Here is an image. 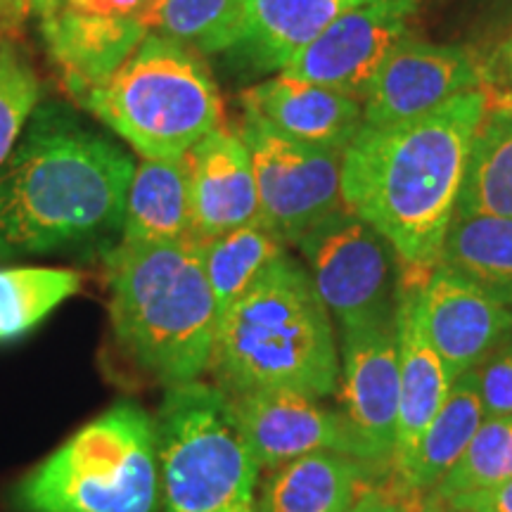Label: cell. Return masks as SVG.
<instances>
[{
	"instance_id": "5b68a950",
	"label": "cell",
	"mask_w": 512,
	"mask_h": 512,
	"mask_svg": "<svg viewBox=\"0 0 512 512\" xmlns=\"http://www.w3.org/2000/svg\"><path fill=\"white\" fill-rule=\"evenodd\" d=\"M79 105L143 159L185 157L223 124L221 91L204 57L152 31Z\"/></svg>"
},
{
	"instance_id": "44dd1931",
	"label": "cell",
	"mask_w": 512,
	"mask_h": 512,
	"mask_svg": "<svg viewBox=\"0 0 512 512\" xmlns=\"http://www.w3.org/2000/svg\"><path fill=\"white\" fill-rule=\"evenodd\" d=\"M121 240H190V181L185 157L143 159L136 166L126 192Z\"/></svg>"
},
{
	"instance_id": "4fadbf2b",
	"label": "cell",
	"mask_w": 512,
	"mask_h": 512,
	"mask_svg": "<svg viewBox=\"0 0 512 512\" xmlns=\"http://www.w3.org/2000/svg\"><path fill=\"white\" fill-rule=\"evenodd\" d=\"M342 335V418L354 439L356 460L375 472H389L399 432L396 325Z\"/></svg>"
},
{
	"instance_id": "9c48e42d",
	"label": "cell",
	"mask_w": 512,
	"mask_h": 512,
	"mask_svg": "<svg viewBox=\"0 0 512 512\" xmlns=\"http://www.w3.org/2000/svg\"><path fill=\"white\" fill-rule=\"evenodd\" d=\"M235 128L252 152L259 221L285 247L344 207L342 150L299 143L245 114Z\"/></svg>"
},
{
	"instance_id": "4316f807",
	"label": "cell",
	"mask_w": 512,
	"mask_h": 512,
	"mask_svg": "<svg viewBox=\"0 0 512 512\" xmlns=\"http://www.w3.org/2000/svg\"><path fill=\"white\" fill-rule=\"evenodd\" d=\"M72 268H0V342L22 337L81 290Z\"/></svg>"
},
{
	"instance_id": "d4e9b609",
	"label": "cell",
	"mask_w": 512,
	"mask_h": 512,
	"mask_svg": "<svg viewBox=\"0 0 512 512\" xmlns=\"http://www.w3.org/2000/svg\"><path fill=\"white\" fill-rule=\"evenodd\" d=\"M147 29L200 55L228 53L245 27V0H157L145 12Z\"/></svg>"
},
{
	"instance_id": "277c9868",
	"label": "cell",
	"mask_w": 512,
	"mask_h": 512,
	"mask_svg": "<svg viewBox=\"0 0 512 512\" xmlns=\"http://www.w3.org/2000/svg\"><path fill=\"white\" fill-rule=\"evenodd\" d=\"M105 271L114 335L133 363L166 387L200 380L219 328L202 247L119 240Z\"/></svg>"
},
{
	"instance_id": "484cf974",
	"label": "cell",
	"mask_w": 512,
	"mask_h": 512,
	"mask_svg": "<svg viewBox=\"0 0 512 512\" xmlns=\"http://www.w3.org/2000/svg\"><path fill=\"white\" fill-rule=\"evenodd\" d=\"M285 252L283 242L261 221L230 230L221 238L207 242L202 247L204 271H207L219 316Z\"/></svg>"
},
{
	"instance_id": "8d00e7d4",
	"label": "cell",
	"mask_w": 512,
	"mask_h": 512,
	"mask_svg": "<svg viewBox=\"0 0 512 512\" xmlns=\"http://www.w3.org/2000/svg\"><path fill=\"white\" fill-rule=\"evenodd\" d=\"M503 3H505V5H508V8H512V0H503Z\"/></svg>"
},
{
	"instance_id": "2e32d148",
	"label": "cell",
	"mask_w": 512,
	"mask_h": 512,
	"mask_svg": "<svg viewBox=\"0 0 512 512\" xmlns=\"http://www.w3.org/2000/svg\"><path fill=\"white\" fill-rule=\"evenodd\" d=\"M190 181V240L204 247L259 221L252 152L238 128L221 124L185 155Z\"/></svg>"
},
{
	"instance_id": "4dcf8cb0",
	"label": "cell",
	"mask_w": 512,
	"mask_h": 512,
	"mask_svg": "<svg viewBox=\"0 0 512 512\" xmlns=\"http://www.w3.org/2000/svg\"><path fill=\"white\" fill-rule=\"evenodd\" d=\"M430 494H420L403 484L392 470L380 482H370L347 512H420Z\"/></svg>"
},
{
	"instance_id": "cb8c5ba5",
	"label": "cell",
	"mask_w": 512,
	"mask_h": 512,
	"mask_svg": "<svg viewBox=\"0 0 512 512\" xmlns=\"http://www.w3.org/2000/svg\"><path fill=\"white\" fill-rule=\"evenodd\" d=\"M505 216L512 219V105L489 100L460 188L456 216Z\"/></svg>"
},
{
	"instance_id": "6da1fadb",
	"label": "cell",
	"mask_w": 512,
	"mask_h": 512,
	"mask_svg": "<svg viewBox=\"0 0 512 512\" xmlns=\"http://www.w3.org/2000/svg\"><path fill=\"white\" fill-rule=\"evenodd\" d=\"M486 105V91H472L420 117L363 124L344 150V207L396 249L403 287H422L437 268Z\"/></svg>"
},
{
	"instance_id": "8fae6325",
	"label": "cell",
	"mask_w": 512,
	"mask_h": 512,
	"mask_svg": "<svg viewBox=\"0 0 512 512\" xmlns=\"http://www.w3.org/2000/svg\"><path fill=\"white\" fill-rule=\"evenodd\" d=\"M418 10L420 0H375L351 10L299 50L280 74L363 102L389 53L413 36Z\"/></svg>"
},
{
	"instance_id": "ba28073f",
	"label": "cell",
	"mask_w": 512,
	"mask_h": 512,
	"mask_svg": "<svg viewBox=\"0 0 512 512\" xmlns=\"http://www.w3.org/2000/svg\"><path fill=\"white\" fill-rule=\"evenodd\" d=\"M313 285L342 332L396 325L399 254L377 230L342 207L299 242Z\"/></svg>"
},
{
	"instance_id": "d590c367",
	"label": "cell",
	"mask_w": 512,
	"mask_h": 512,
	"mask_svg": "<svg viewBox=\"0 0 512 512\" xmlns=\"http://www.w3.org/2000/svg\"><path fill=\"white\" fill-rule=\"evenodd\" d=\"M143 3H145V12H147V10H150V8H152V5H155V3H157V0H143Z\"/></svg>"
},
{
	"instance_id": "30bf717a",
	"label": "cell",
	"mask_w": 512,
	"mask_h": 512,
	"mask_svg": "<svg viewBox=\"0 0 512 512\" xmlns=\"http://www.w3.org/2000/svg\"><path fill=\"white\" fill-rule=\"evenodd\" d=\"M43 46L76 102L117 72L150 34L143 0H31Z\"/></svg>"
},
{
	"instance_id": "836d02e7",
	"label": "cell",
	"mask_w": 512,
	"mask_h": 512,
	"mask_svg": "<svg viewBox=\"0 0 512 512\" xmlns=\"http://www.w3.org/2000/svg\"><path fill=\"white\" fill-rule=\"evenodd\" d=\"M496 72L498 74H489V79H486V83L494 81V79L501 81V83H498V86H496V93L494 95L486 93V98L496 100V102H508V105H512V34H510L508 41L503 43L501 53H498Z\"/></svg>"
},
{
	"instance_id": "e0dca14e",
	"label": "cell",
	"mask_w": 512,
	"mask_h": 512,
	"mask_svg": "<svg viewBox=\"0 0 512 512\" xmlns=\"http://www.w3.org/2000/svg\"><path fill=\"white\" fill-rule=\"evenodd\" d=\"M240 102L245 117L261 121L287 138L342 152L366 124L363 102L287 74L247 88Z\"/></svg>"
},
{
	"instance_id": "e575fe53",
	"label": "cell",
	"mask_w": 512,
	"mask_h": 512,
	"mask_svg": "<svg viewBox=\"0 0 512 512\" xmlns=\"http://www.w3.org/2000/svg\"><path fill=\"white\" fill-rule=\"evenodd\" d=\"M420 512H451V510H448L437 496L430 494V498H427V503H425V508H422Z\"/></svg>"
},
{
	"instance_id": "52a82bcc",
	"label": "cell",
	"mask_w": 512,
	"mask_h": 512,
	"mask_svg": "<svg viewBox=\"0 0 512 512\" xmlns=\"http://www.w3.org/2000/svg\"><path fill=\"white\" fill-rule=\"evenodd\" d=\"M155 422L164 512H254L261 465L219 387H169Z\"/></svg>"
},
{
	"instance_id": "7402d4cb",
	"label": "cell",
	"mask_w": 512,
	"mask_h": 512,
	"mask_svg": "<svg viewBox=\"0 0 512 512\" xmlns=\"http://www.w3.org/2000/svg\"><path fill=\"white\" fill-rule=\"evenodd\" d=\"M484 420V403L470 370L451 384L444 406L422 434L413 458L394 475L420 494H432L441 479L448 475V470L463 456Z\"/></svg>"
},
{
	"instance_id": "9a60e30c",
	"label": "cell",
	"mask_w": 512,
	"mask_h": 512,
	"mask_svg": "<svg viewBox=\"0 0 512 512\" xmlns=\"http://www.w3.org/2000/svg\"><path fill=\"white\" fill-rule=\"evenodd\" d=\"M427 337L456 382L475 370L512 335V309L470 280L437 266L418 290Z\"/></svg>"
},
{
	"instance_id": "f546056e",
	"label": "cell",
	"mask_w": 512,
	"mask_h": 512,
	"mask_svg": "<svg viewBox=\"0 0 512 512\" xmlns=\"http://www.w3.org/2000/svg\"><path fill=\"white\" fill-rule=\"evenodd\" d=\"M472 375L486 415H512V344L498 347Z\"/></svg>"
},
{
	"instance_id": "1f68e13d",
	"label": "cell",
	"mask_w": 512,
	"mask_h": 512,
	"mask_svg": "<svg viewBox=\"0 0 512 512\" xmlns=\"http://www.w3.org/2000/svg\"><path fill=\"white\" fill-rule=\"evenodd\" d=\"M451 512H512V479L441 501Z\"/></svg>"
},
{
	"instance_id": "7a4b0ae2",
	"label": "cell",
	"mask_w": 512,
	"mask_h": 512,
	"mask_svg": "<svg viewBox=\"0 0 512 512\" xmlns=\"http://www.w3.org/2000/svg\"><path fill=\"white\" fill-rule=\"evenodd\" d=\"M133 159L62 107H43L0 166V259L121 235Z\"/></svg>"
},
{
	"instance_id": "83f0119b",
	"label": "cell",
	"mask_w": 512,
	"mask_h": 512,
	"mask_svg": "<svg viewBox=\"0 0 512 512\" xmlns=\"http://www.w3.org/2000/svg\"><path fill=\"white\" fill-rule=\"evenodd\" d=\"M508 479H512V415H486L470 446L437 484L432 496L448 501Z\"/></svg>"
},
{
	"instance_id": "f1b7e54d",
	"label": "cell",
	"mask_w": 512,
	"mask_h": 512,
	"mask_svg": "<svg viewBox=\"0 0 512 512\" xmlns=\"http://www.w3.org/2000/svg\"><path fill=\"white\" fill-rule=\"evenodd\" d=\"M41 98V83L29 57L17 48V41L0 46V166L15 150L19 136L36 102Z\"/></svg>"
},
{
	"instance_id": "74e56055",
	"label": "cell",
	"mask_w": 512,
	"mask_h": 512,
	"mask_svg": "<svg viewBox=\"0 0 512 512\" xmlns=\"http://www.w3.org/2000/svg\"><path fill=\"white\" fill-rule=\"evenodd\" d=\"M254 512H261V510H254Z\"/></svg>"
},
{
	"instance_id": "8992f818",
	"label": "cell",
	"mask_w": 512,
	"mask_h": 512,
	"mask_svg": "<svg viewBox=\"0 0 512 512\" xmlns=\"http://www.w3.org/2000/svg\"><path fill=\"white\" fill-rule=\"evenodd\" d=\"M157 422L121 401L17 486L24 512H157Z\"/></svg>"
},
{
	"instance_id": "7c38bea8",
	"label": "cell",
	"mask_w": 512,
	"mask_h": 512,
	"mask_svg": "<svg viewBox=\"0 0 512 512\" xmlns=\"http://www.w3.org/2000/svg\"><path fill=\"white\" fill-rule=\"evenodd\" d=\"M486 79L489 64L470 48L408 36L370 83L363 119L368 126H387L420 117L458 95L484 91Z\"/></svg>"
},
{
	"instance_id": "d6986e66",
	"label": "cell",
	"mask_w": 512,
	"mask_h": 512,
	"mask_svg": "<svg viewBox=\"0 0 512 512\" xmlns=\"http://www.w3.org/2000/svg\"><path fill=\"white\" fill-rule=\"evenodd\" d=\"M368 3L375 0H245V27L228 53L256 72H280L332 22Z\"/></svg>"
},
{
	"instance_id": "ac0fdd59",
	"label": "cell",
	"mask_w": 512,
	"mask_h": 512,
	"mask_svg": "<svg viewBox=\"0 0 512 512\" xmlns=\"http://www.w3.org/2000/svg\"><path fill=\"white\" fill-rule=\"evenodd\" d=\"M418 290H401L396 311V342H399V432L392 472H399L413 458L422 434L444 406L451 392V375L432 347L422 325Z\"/></svg>"
},
{
	"instance_id": "d6a6232c",
	"label": "cell",
	"mask_w": 512,
	"mask_h": 512,
	"mask_svg": "<svg viewBox=\"0 0 512 512\" xmlns=\"http://www.w3.org/2000/svg\"><path fill=\"white\" fill-rule=\"evenodd\" d=\"M27 17H31V0H0V46L15 41Z\"/></svg>"
},
{
	"instance_id": "3957f363",
	"label": "cell",
	"mask_w": 512,
	"mask_h": 512,
	"mask_svg": "<svg viewBox=\"0 0 512 512\" xmlns=\"http://www.w3.org/2000/svg\"><path fill=\"white\" fill-rule=\"evenodd\" d=\"M209 373L228 396L259 389L335 394L342 358L309 268L285 252L221 313Z\"/></svg>"
},
{
	"instance_id": "5bb4252c",
	"label": "cell",
	"mask_w": 512,
	"mask_h": 512,
	"mask_svg": "<svg viewBox=\"0 0 512 512\" xmlns=\"http://www.w3.org/2000/svg\"><path fill=\"white\" fill-rule=\"evenodd\" d=\"M226 399L261 467H275L311 453H344L356 458V446L342 415L316 396L294 389H259Z\"/></svg>"
},
{
	"instance_id": "ffe728a7",
	"label": "cell",
	"mask_w": 512,
	"mask_h": 512,
	"mask_svg": "<svg viewBox=\"0 0 512 512\" xmlns=\"http://www.w3.org/2000/svg\"><path fill=\"white\" fill-rule=\"evenodd\" d=\"M368 465L344 453H311L275 467L261 512H347L373 482Z\"/></svg>"
},
{
	"instance_id": "603a6c76",
	"label": "cell",
	"mask_w": 512,
	"mask_h": 512,
	"mask_svg": "<svg viewBox=\"0 0 512 512\" xmlns=\"http://www.w3.org/2000/svg\"><path fill=\"white\" fill-rule=\"evenodd\" d=\"M437 266L458 273L512 309V219L453 216Z\"/></svg>"
}]
</instances>
